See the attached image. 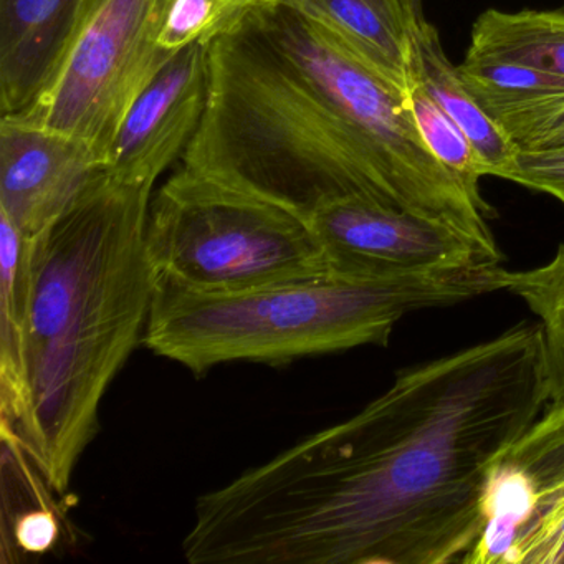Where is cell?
<instances>
[{
  "label": "cell",
  "instance_id": "obj_7",
  "mask_svg": "<svg viewBox=\"0 0 564 564\" xmlns=\"http://www.w3.org/2000/svg\"><path fill=\"white\" fill-rule=\"evenodd\" d=\"M174 0H85L61 64L39 97L8 115L87 143L107 161L134 101L177 52L161 47Z\"/></svg>",
  "mask_w": 564,
  "mask_h": 564
},
{
  "label": "cell",
  "instance_id": "obj_5",
  "mask_svg": "<svg viewBox=\"0 0 564 564\" xmlns=\"http://www.w3.org/2000/svg\"><path fill=\"white\" fill-rule=\"evenodd\" d=\"M242 22L352 131L384 174L402 210L447 224L485 257L501 262L488 226L495 210L477 203L431 153L404 90L335 35L285 6L257 9Z\"/></svg>",
  "mask_w": 564,
  "mask_h": 564
},
{
  "label": "cell",
  "instance_id": "obj_10",
  "mask_svg": "<svg viewBox=\"0 0 564 564\" xmlns=\"http://www.w3.org/2000/svg\"><path fill=\"white\" fill-rule=\"evenodd\" d=\"M209 94V51L194 44L148 85L121 123L108 151L105 171L128 183L156 186L183 160L196 137Z\"/></svg>",
  "mask_w": 564,
  "mask_h": 564
},
{
  "label": "cell",
  "instance_id": "obj_12",
  "mask_svg": "<svg viewBox=\"0 0 564 564\" xmlns=\"http://www.w3.org/2000/svg\"><path fill=\"white\" fill-rule=\"evenodd\" d=\"M85 0H0V110L21 113L64 57Z\"/></svg>",
  "mask_w": 564,
  "mask_h": 564
},
{
  "label": "cell",
  "instance_id": "obj_2",
  "mask_svg": "<svg viewBox=\"0 0 564 564\" xmlns=\"http://www.w3.org/2000/svg\"><path fill=\"white\" fill-rule=\"evenodd\" d=\"M154 184L101 173L31 243L24 411L11 427L65 494L113 379L143 339L154 275L144 249Z\"/></svg>",
  "mask_w": 564,
  "mask_h": 564
},
{
  "label": "cell",
  "instance_id": "obj_17",
  "mask_svg": "<svg viewBox=\"0 0 564 564\" xmlns=\"http://www.w3.org/2000/svg\"><path fill=\"white\" fill-rule=\"evenodd\" d=\"M500 289L521 299L540 318L546 345L550 404H564V243L550 262L536 269H505Z\"/></svg>",
  "mask_w": 564,
  "mask_h": 564
},
{
  "label": "cell",
  "instance_id": "obj_21",
  "mask_svg": "<svg viewBox=\"0 0 564 564\" xmlns=\"http://www.w3.org/2000/svg\"><path fill=\"white\" fill-rule=\"evenodd\" d=\"M518 150L564 147V94L488 108Z\"/></svg>",
  "mask_w": 564,
  "mask_h": 564
},
{
  "label": "cell",
  "instance_id": "obj_16",
  "mask_svg": "<svg viewBox=\"0 0 564 564\" xmlns=\"http://www.w3.org/2000/svg\"><path fill=\"white\" fill-rule=\"evenodd\" d=\"M467 55L564 78V12L485 11L471 28Z\"/></svg>",
  "mask_w": 564,
  "mask_h": 564
},
{
  "label": "cell",
  "instance_id": "obj_11",
  "mask_svg": "<svg viewBox=\"0 0 564 564\" xmlns=\"http://www.w3.org/2000/svg\"><path fill=\"white\" fill-rule=\"evenodd\" d=\"M104 171L84 141L0 118V214L29 239L54 224Z\"/></svg>",
  "mask_w": 564,
  "mask_h": 564
},
{
  "label": "cell",
  "instance_id": "obj_4",
  "mask_svg": "<svg viewBox=\"0 0 564 564\" xmlns=\"http://www.w3.org/2000/svg\"><path fill=\"white\" fill-rule=\"evenodd\" d=\"M207 51L206 111L181 170L306 220L343 199L401 209L358 138L249 25L240 22Z\"/></svg>",
  "mask_w": 564,
  "mask_h": 564
},
{
  "label": "cell",
  "instance_id": "obj_15",
  "mask_svg": "<svg viewBox=\"0 0 564 564\" xmlns=\"http://www.w3.org/2000/svg\"><path fill=\"white\" fill-rule=\"evenodd\" d=\"M31 243L0 214V384L2 422L14 425L24 411Z\"/></svg>",
  "mask_w": 564,
  "mask_h": 564
},
{
  "label": "cell",
  "instance_id": "obj_19",
  "mask_svg": "<svg viewBox=\"0 0 564 564\" xmlns=\"http://www.w3.org/2000/svg\"><path fill=\"white\" fill-rule=\"evenodd\" d=\"M458 74L484 110L564 94V78L495 58L465 55Z\"/></svg>",
  "mask_w": 564,
  "mask_h": 564
},
{
  "label": "cell",
  "instance_id": "obj_23",
  "mask_svg": "<svg viewBox=\"0 0 564 564\" xmlns=\"http://www.w3.org/2000/svg\"><path fill=\"white\" fill-rule=\"evenodd\" d=\"M404 6L408 8L409 14L412 18H422V2L421 0H404Z\"/></svg>",
  "mask_w": 564,
  "mask_h": 564
},
{
  "label": "cell",
  "instance_id": "obj_18",
  "mask_svg": "<svg viewBox=\"0 0 564 564\" xmlns=\"http://www.w3.org/2000/svg\"><path fill=\"white\" fill-rule=\"evenodd\" d=\"M405 97L419 133L431 153L460 181L477 203L487 204L480 193L481 177L490 176L487 164L471 147L464 131L438 107L412 72Z\"/></svg>",
  "mask_w": 564,
  "mask_h": 564
},
{
  "label": "cell",
  "instance_id": "obj_1",
  "mask_svg": "<svg viewBox=\"0 0 564 564\" xmlns=\"http://www.w3.org/2000/svg\"><path fill=\"white\" fill-rule=\"evenodd\" d=\"M550 404L540 323L402 369L358 414L197 498L193 564L464 563L498 458Z\"/></svg>",
  "mask_w": 564,
  "mask_h": 564
},
{
  "label": "cell",
  "instance_id": "obj_3",
  "mask_svg": "<svg viewBox=\"0 0 564 564\" xmlns=\"http://www.w3.org/2000/svg\"><path fill=\"white\" fill-rule=\"evenodd\" d=\"M501 263L402 279L333 272L240 293H203L154 279L143 343L206 375L247 361L285 365L359 346H386L404 316L500 290Z\"/></svg>",
  "mask_w": 564,
  "mask_h": 564
},
{
  "label": "cell",
  "instance_id": "obj_14",
  "mask_svg": "<svg viewBox=\"0 0 564 564\" xmlns=\"http://www.w3.org/2000/svg\"><path fill=\"white\" fill-rule=\"evenodd\" d=\"M411 72L464 131L487 164L490 176L508 181L520 150L475 100L458 74V67L448 61L437 29L429 24L424 15L412 25Z\"/></svg>",
  "mask_w": 564,
  "mask_h": 564
},
{
  "label": "cell",
  "instance_id": "obj_13",
  "mask_svg": "<svg viewBox=\"0 0 564 564\" xmlns=\"http://www.w3.org/2000/svg\"><path fill=\"white\" fill-rule=\"evenodd\" d=\"M335 35L366 64L408 94L412 25L404 0H279Z\"/></svg>",
  "mask_w": 564,
  "mask_h": 564
},
{
  "label": "cell",
  "instance_id": "obj_6",
  "mask_svg": "<svg viewBox=\"0 0 564 564\" xmlns=\"http://www.w3.org/2000/svg\"><path fill=\"white\" fill-rule=\"evenodd\" d=\"M144 249L154 279L203 293L333 272L308 220L181 167L151 197Z\"/></svg>",
  "mask_w": 564,
  "mask_h": 564
},
{
  "label": "cell",
  "instance_id": "obj_8",
  "mask_svg": "<svg viewBox=\"0 0 564 564\" xmlns=\"http://www.w3.org/2000/svg\"><path fill=\"white\" fill-rule=\"evenodd\" d=\"M465 564H564V404H547L491 468Z\"/></svg>",
  "mask_w": 564,
  "mask_h": 564
},
{
  "label": "cell",
  "instance_id": "obj_9",
  "mask_svg": "<svg viewBox=\"0 0 564 564\" xmlns=\"http://www.w3.org/2000/svg\"><path fill=\"white\" fill-rule=\"evenodd\" d=\"M310 227L332 269L366 279H402L465 269L488 259L447 224L366 199H343L315 210Z\"/></svg>",
  "mask_w": 564,
  "mask_h": 564
},
{
  "label": "cell",
  "instance_id": "obj_22",
  "mask_svg": "<svg viewBox=\"0 0 564 564\" xmlns=\"http://www.w3.org/2000/svg\"><path fill=\"white\" fill-rule=\"evenodd\" d=\"M508 181L547 194L564 206V147L518 151Z\"/></svg>",
  "mask_w": 564,
  "mask_h": 564
},
{
  "label": "cell",
  "instance_id": "obj_20",
  "mask_svg": "<svg viewBox=\"0 0 564 564\" xmlns=\"http://www.w3.org/2000/svg\"><path fill=\"white\" fill-rule=\"evenodd\" d=\"M279 4V0H174L161 34V47L180 52L189 45L209 47L229 34L250 12Z\"/></svg>",
  "mask_w": 564,
  "mask_h": 564
}]
</instances>
